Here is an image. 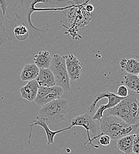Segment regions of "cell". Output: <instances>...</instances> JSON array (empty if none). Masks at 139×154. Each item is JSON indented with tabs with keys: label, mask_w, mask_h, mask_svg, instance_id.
<instances>
[{
	"label": "cell",
	"mask_w": 139,
	"mask_h": 154,
	"mask_svg": "<svg viewBox=\"0 0 139 154\" xmlns=\"http://www.w3.org/2000/svg\"><path fill=\"white\" fill-rule=\"evenodd\" d=\"M35 64L39 69L49 68L52 57L50 53L47 51H40L38 54L36 55L33 59Z\"/></svg>",
	"instance_id": "cell-15"
},
{
	"label": "cell",
	"mask_w": 139,
	"mask_h": 154,
	"mask_svg": "<svg viewBox=\"0 0 139 154\" xmlns=\"http://www.w3.org/2000/svg\"><path fill=\"white\" fill-rule=\"evenodd\" d=\"M133 152L136 154H139V134H134Z\"/></svg>",
	"instance_id": "cell-22"
},
{
	"label": "cell",
	"mask_w": 139,
	"mask_h": 154,
	"mask_svg": "<svg viewBox=\"0 0 139 154\" xmlns=\"http://www.w3.org/2000/svg\"><path fill=\"white\" fill-rule=\"evenodd\" d=\"M7 9L4 16L7 20L8 27L6 29L10 40L14 38L13 30L18 25L26 26L30 32L31 40L39 38L41 34L46 35L49 24L46 30L35 27L32 23V14L37 11L36 5L41 3L49 7H57L63 11L71 5L82 4L85 0H6Z\"/></svg>",
	"instance_id": "cell-1"
},
{
	"label": "cell",
	"mask_w": 139,
	"mask_h": 154,
	"mask_svg": "<svg viewBox=\"0 0 139 154\" xmlns=\"http://www.w3.org/2000/svg\"><path fill=\"white\" fill-rule=\"evenodd\" d=\"M98 137H99L98 143H100L101 145H102V146H108V145H110L111 138L108 135H102L101 136L97 135L96 136H94L92 139H91V142H92L93 140L97 139Z\"/></svg>",
	"instance_id": "cell-20"
},
{
	"label": "cell",
	"mask_w": 139,
	"mask_h": 154,
	"mask_svg": "<svg viewBox=\"0 0 139 154\" xmlns=\"http://www.w3.org/2000/svg\"><path fill=\"white\" fill-rule=\"evenodd\" d=\"M121 83L124 84L130 90L139 94V78L137 75L126 73Z\"/></svg>",
	"instance_id": "cell-17"
},
{
	"label": "cell",
	"mask_w": 139,
	"mask_h": 154,
	"mask_svg": "<svg viewBox=\"0 0 139 154\" xmlns=\"http://www.w3.org/2000/svg\"><path fill=\"white\" fill-rule=\"evenodd\" d=\"M117 95L118 96L124 97V98L128 96V92L127 87L126 86H125L124 85H119L118 88V90H117Z\"/></svg>",
	"instance_id": "cell-21"
},
{
	"label": "cell",
	"mask_w": 139,
	"mask_h": 154,
	"mask_svg": "<svg viewBox=\"0 0 139 154\" xmlns=\"http://www.w3.org/2000/svg\"><path fill=\"white\" fill-rule=\"evenodd\" d=\"M40 69L35 64H26L20 74V78L22 81H30L36 79L39 73Z\"/></svg>",
	"instance_id": "cell-12"
},
{
	"label": "cell",
	"mask_w": 139,
	"mask_h": 154,
	"mask_svg": "<svg viewBox=\"0 0 139 154\" xmlns=\"http://www.w3.org/2000/svg\"><path fill=\"white\" fill-rule=\"evenodd\" d=\"M97 120H95L91 117V116L89 114L85 113L82 115L78 116L74 118L71 122V126L74 127V126H82L83 128L85 129L87 136H88V140L85 143V145L89 144L94 148H99L98 146L94 145L92 142H91V138L90 137V132L94 135V136H96L97 134L99 131V126L98 125Z\"/></svg>",
	"instance_id": "cell-6"
},
{
	"label": "cell",
	"mask_w": 139,
	"mask_h": 154,
	"mask_svg": "<svg viewBox=\"0 0 139 154\" xmlns=\"http://www.w3.org/2000/svg\"><path fill=\"white\" fill-rule=\"evenodd\" d=\"M85 8L86 11L89 13L92 12L94 10V7L92 4H87L85 6Z\"/></svg>",
	"instance_id": "cell-24"
},
{
	"label": "cell",
	"mask_w": 139,
	"mask_h": 154,
	"mask_svg": "<svg viewBox=\"0 0 139 154\" xmlns=\"http://www.w3.org/2000/svg\"><path fill=\"white\" fill-rule=\"evenodd\" d=\"M69 112L68 100L62 98L52 101L41 107L39 117L45 119L48 125H55L64 122Z\"/></svg>",
	"instance_id": "cell-4"
},
{
	"label": "cell",
	"mask_w": 139,
	"mask_h": 154,
	"mask_svg": "<svg viewBox=\"0 0 139 154\" xmlns=\"http://www.w3.org/2000/svg\"><path fill=\"white\" fill-rule=\"evenodd\" d=\"M4 20L5 18L0 7V46L10 41V38L6 31V28L3 24Z\"/></svg>",
	"instance_id": "cell-19"
},
{
	"label": "cell",
	"mask_w": 139,
	"mask_h": 154,
	"mask_svg": "<svg viewBox=\"0 0 139 154\" xmlns=\"http://www.w3.org/2000/svg\"><path fill=\"white\" fill-rule=\"evenodd\" d=\"M119 66L126 73L136 75L139 73V61L137 59L122 58L119 61Z\"/></svg>",
	"instance_id": "cell-13"
},
{
	"label": "cell",
	"mask_w": 139,
	"mask_h": 154,
	"mask_svg": "<svg viewBox=\"0 0 139 154\" xmlns=\"http://www.w3.org/2000/svg\"><path fill=\"white\" fill-rule=\"evenodd\" d=\"M137 77H138V78H139V73L138 74V75H137Z\"/></svg>",
	"instance_id": "cell-25"
},
{
	"label": "cell",
	"mask_w": 139,
	"mask_h": 154,
	"mask_svg": "<svg viewBox=\"0 0 139 154\" xmlns=\"http://www.w3.org/2000/svg\"><path fill=\"white\" fill-rule=\"evenodd\" d=\"M110 115L117 116L130 125L139 123V103L136 96L130 94L115 107L104 112V116Z\"/></svg>",
	"instance_id": "cell-3"
},
{
	"label": "cell",
	"mask_w": 139,
	"mask_h": 154,
	"mask_svg": "<svg viewBox=\"0 0 139 154\" xmlns=\"http://www.w3.org/2000/svg\"><path fill=\"white\" fill-rule=\"evenodd\" d=\"M0 7L1 8L4 16H5L7 9V2L6 0H0Z\"/></svg>",
	"instance_id": "cell-23"
},
{
	"label": "cell",
	"mask_w": 139,
	"mask_h": 154,
	"mask_svg": "<svg viewBox=\"0 0 139 154\" xmlns=\"http://www.w3.org/2000/svg\"><path fill=\"white\" fill-rule=\"evenodd\" d=\"M36 125H38V126H40L41 128H43V129L45 131V133H46V135L47 136V145H49L50 144H53L54 143V137L55 136V135L61 133L62 132H64V131H68V130H69L72 128V127L71 126H69V127H67V128H65L64 129H60L59 131H51L49 128V125L48 123H47L46 120L43 118H41L40 117L38 116L37 117V120H34V123L32 125H30V135H29V141H28V143L29 144H32L31 142H30V140H31V136H32V131H33V128L35 126H36Z\"/></svg>",
	"instance_id": "cell-8"
},
{
	"label": "cell",
	"mask_w": 139,
	"mask_h": 154,
	"mask_svg": "<svg viewBox=\"0 0 139 154\" xmlns=\"http://www.w3.org/2000/svg\"><path fill=\"white\" fill-rule=\"evenodd\" d=\"M64 90L60 87H39L37 97L35 102L40 107L57 99H59L63 95Z\"/></svg>",
	"instance_id": "cell-7"
},
{
	"label": "cell",
	"mask_w": 139,
	"mask_h": 154,
	"mask_svg": "<svg viewBox=\"0 0 139 154\" xmlns=\"http://www.w3.org/2000/svg\"><path fill=\"white\" fill-rule=\"evenodd\" d=\"M139 123L130 125L122 119L113 115L104 116L99 121V129L102 135H108L111 139L118 140L127 135L134 134L139 127Z\"/></svg>",
	"instance_id": "cell-2"
},
{
	"label": "cell",
	"mask_w": 139,
	"mask_h": 154,
	"mask_svg": "<svg viewBox=\"0 0 139 154\" xmlns=\"http://www.w3.org/2000/svg\"><path fill=\"white\" fill-rule=\"evenodd\" d=\"M39 85L36 79L29 81L19 90L21 97L30 102L35 101L38 93Z\"/></svg>",
	"instance_id": "cell-10"
},
{
	"label": "cell",
	"mask_w": 139,
	"mask_h": 154,
	"mask_svg": "<svg viewBox=\"0 0 139 154\" xmlns=\"http://www.w3.org/2000/svg\"><path fill=\"white\" fill-rule=\"evenodd\" d=\"M134 134L128 135L119 138L117 140V146L119 151L125 154L133 153V141Z\"/></svg>",
	"instance_id": "cell-14"
},
{
	"label": "cell",
	"mask_w": 139,
	"mask_h": 154,
	"mask_svg": "<svg viewBox=\"0 0 139 154\" xmlns=\"http://www.w3.org/2000/svg\"><path fill=\"white\" fill-rule=\"evenodd\" d=\"M91 19V14L86 11L85 6L81 4L78 5V14L74 26H77L79 27H83L88 25Z\"/></svg>",
	"instance_id": "cell-16"
},
{
	"label": "cell",
	"mask_w": 139,
	"mask_h": 154,
	"mask_svg": "<svg viewBox=\"0 0 139 154\" xmlns=\"http://www.w3.org/2000/svg\"><path fill=\"white\" fill-rule=\"evenodd\" d=\"M49 69L54 75L56 85L60 87L64 91H70V79L66 69L65 58L58 54L54 55L52 58Z\"/></svg>",
	"instance_id": "cell-5"
},
{
	"label": "cell",
	"mask_w": 139,
	"mask_h": 154,
	"mask_svg": "<svg viewBox=\"0 0 139 154\" xmlns=\"http://www.w3.org/2000/svg\"><path fill=\"white\" fill-rule=\"evenodd\" d=\"M14 38L19 41H25L29 38L30 32L28 28L24 25L20 24L16 26L13 30Z\"/></svg>",
	"instance_id": "cell-18"
},
{
	"label": "cell",
	"mask_w": 139,
	"mask_h": 154,
	"mask_svg": "<svg viewBox=\"0 0 139 154\" xmlns=\"http://www.w3.org/2000/svg\"><path fill=\"white\" fill-rule=\"evenodd\" d=\"M63 57L65 59L66 69L70 80L72 81L78 80L82 71V64L74 55L71 54Z\"/></svg>",
	"instance_id": "cell-9"
},
{
	"label": "cell",
	"mask_w": 139,
	"mask_h": 154,
	"mask_svg": "<svg viewBox=\"0 0 139 154\" xmlns=\"http://www.w3.org/2000/svg\"><path fill=\"white\" fill-rule=\"evenodd\" d=\"M36 80L38 82L39 87H50L56 85L54 75L49 68L40 69L39 75Z\"/></svg>",
	"instance_id": "cell-11"
}]
</instances>
